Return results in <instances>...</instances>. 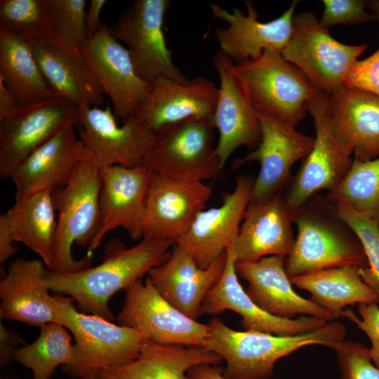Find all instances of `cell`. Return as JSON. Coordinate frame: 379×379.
<instances>
[{"label": "cell", "instance_id": "obj_3", "mask_svg": "<svg viewBox=\"0 0 379 379\" xmlns=\"http://www.w3.org/2000/svg\"><path fill=\"white\" fill-rule=\"evenodd\" d=\"M298 234L285 258L288 277L346 266L368 267L363 247L328 201L312 198L293 219Z\"/></svg>", "mask_w": 379, "mask_h": 379}, {"label": "cell", "instance_id": "obj_27", "mask_svg": "<svg viewBox=\"0 0 379 379\" xmlns=\"http://www.w3.org/2000/svg\"><path fill=\"white\" fill-rule=\"evenodd\" d=\"M293 222L282 193L263 203L248 204L238 235L226 251L236 262H253L270 255L286 258L295 241Z\"/></svg>", "mask_w": 379, "mask_h": 379}, {"label": "cell", "instance_id": "obj_47", "mask_svg": "<svg viewBox=\"0 0 379 379\" xmlns=\"http://www.w3.org/2000/svg\"><path fill=\"white\" fill-rule=\"evenodd\" d=\"M188 375L190 379H227L222 371L209 364H201L192 368Z\"/></svg>", "mask_w": 379, "mask_h": 379}, {"label": "cell", "instance_id": "obj_11", "mask_svg": "<svg viewBox=\"0 0 379 379\" xmlns=\"http://www.w3.org/2000/svg\"><path fill=\"white\" fill-rule=\"evenodd\" d=\"M117 319L162 345L204 346L207 324L191 319L170 304L146 277L126 291Z\"/></svg>", "mask_w": 379, "mask_h": 379}, {"label": "cell", "instance_id": "obj_21", "mask_svg": "<svg viewBox=\"0 0 379 379\" xmlns=\"http://www.w3.org/2000/svg\"><path fill=\"white\" fill-rule=\"evenodd\" d=\"M324 113L332 133L353 159L379 157V96L343 84L326 94Z\"/></svg>", "mask_w": 379, "mask_h": 379}, {"label": "cell", "instance_id": "obj_48", "mask_svg": "<svg viewBox=\"0 0 379 379\" xmlns=\"http://www.w3.org/2000/svg\"><path fill=\"white\" fill-rule=\"evenodd\" d=\"M366 7L371 11L373 19L379 23V0L365 1Z\"/></svg>", "mask_w": 379, "mask_h": 379}, {"label": "cell", "instance_id": "obj_43", "mask_svg": "<svg viewBox=\"0 0 379 379\" xmlns=\"http://www.w3.org/2000/svg\"><path fill=\"white\" fill-rule=\"evenodd\" d=\"M25 344L22 337L7 328L0 320V366L4 368L15 361V352Z\"/></svg>", "mask_w": 379, "mask_h": 379}, {"label": "cell", "instance_id": "obj_45", "mask_svg": "<svg viewBox=\"0 0 379 379\" xmlns=\"http://www.w3.org/2000/svg\"><path fill=\"white\" fill-rule=\"evenodd\" d=\"M105 0H91L90 6L85 18L87 40L92 38L99 30L103 22L100 21V12L106 4Z\"/></svg>", "mask_w": 379, "mask_h": 379}, {"label": "cell", "instance_id": "obj_34", "mask_svg": "<svg viewBox=\"0 0 379 379\" xmlns=\"http://www.w3.org/2000/svg\"><path fill=\"white\" fill-rule=\"evenodd\" d=\"M39 335L15 352V361L32 373L33 379H51L59 366L65 368L76 363L73 337L63 325L51 322L39 327Z\"/></svg>", "mask_w": 379, "mask_h": 379}, {"label": "cell", "instance_id": "obj_42", "mask_svg": "<svg viewBox=\"0 0 379 379\" xmlns=\"http://www.w3.org/2000/svg\"><path fill=\"white\" fill-rule=\"evenodd\" d=\"M379 295V293H378ZM359 319L351 310H344L341 316L348 317L362 330L371 342L369 349L373 363L379 368V307L377 303L359 304Z\"/></svg>", "mask_w": 379, "mask_h": 379}, {"label": "cell", "instance_id": "obj_35", "mask_svg": "<svg viewBox=\"0 0 379 379\" xmlns=\"http://www.w3.org/2000/svg\"><path fill=\"white\" fill-rule=\"evenodd\" d=\"M328 198L379 222V157L368 161L353 159L347 175Z\"/></svg>", "mask_w": 379, "mask_h": 379}, {"label": "cell", "instance_id": "obj_13", "mask_svg": "<svg viewBox=\"0 0 379 379\" xmlns=\"http://www.w3.org/2000/svg\"><path fill=\"white\" fill-rule=\"evenodd\" d=\"M80 52L111 101L116 118L123 123L138 113L152 85L137 73L128 51L102 22Z\"/></svg>", "mask_w": 379, "mask_h": 379}, {"label": "cell", "instance_id": "obj_4", "mask_svg": "<svg viewBox=\"0 0 379 379\" xmlns=\"http://www.w3.org/2000/svg\"><path fill=\"white\" fill-rule=\"evenodd\" d=\"M100 167L93 158L81 162L68 182L53 191L57 218L52 272H77L91 267L92 258L76 260L72 246L88 248L101 224Z\"/></svg>", "mask_w": 379, "mask_h": 379}, {"label": "cell", "instance_id": "obj_20", "mask_svg": "<svg viewBox=\"0 0 379 379\" xmlns=\"http://www.w3.org/2000/svg\"><path fill=\"white\" fill-rule=\"evenodd\" d=\"M254 180L239 175L222 204L199 213L188 231L176 242L189 250L202 269L208 268L234 242L249 204Z\"/></svg>", "mask_w": 379, "mask_h": 379}, {"label": "cell", "instance_id": "obj_49", "mask_svg": "<svg viewBox=\"0 0 379 379\" xmlns=\"http://www.w3.org/2000/svg\"><path fill=\"white\" fill-rule=\"evenodd\" d=\"M80 379H97L95 374L85 375Z\"/></svg>", "mask_w": 379, "mask_h": 379}, {"label": "cell", "instance_id": "obj_14", "mask_svg": "<svg viewBox=\"0 0 379 379\" xmlns=\"http://www.w3.org/2000/svg\"><path fill=\"white\" fill-rule=\"evenodd\" d=\"M259 115L261 140L258 147L245 157L234 160L232 168L257 161L259 173L254 180L250 205L267 201L281 193L291 181L293 165L312 149L314 138L273 119Z\"/></svg>", "mask_w": 379, "mask_h": 379}, {"label": "cell", "instance_id": "obj_44", "mask_svg": "<svg viewBox=\"0 0 379 379\" xmlns=\"http://www.w3.org/2000/svg\"><path fill=\"white\" fill-rule=\"evenodd\" d=\"M11 232L5 214L0 215V262L11 258L18 250L13 246Z\"/></svg>", "mask_w": 379, "mask_h": 379}, {"label": "cell", "instance_id": "obj_8", "mask_svg": "<svg viewBox=\"0 0 379 379\" xmlns=\"http://www.w3.org/2000/svg\"><path fill=\"white\" fill-rule=\"evenodd\" d=\"M367 48L335 40L314 13L306 11L294 15L292 34L281 55L328 95L344 84L351 66Z\"/></svg>", "mask_w": 379, "mask_h": 379}, {"label": "cell", "instance_id": "obj_29", "mask_svg": "<svg viewBox=\"0 0 379 379\" xmlns=\"http://www.w3.org/2000/svg\"><path fill=\"white\" fill-rule=\"evenodd\" d=\"M37 64L54 95L78 109L100 107L105 94L80 51L69 49L55 39L32 40Z\"/></svg>", "mask_w": 379, "mask_h": 379}, {"label": "cell", "instance_id": "obj_37", "mask_svg": "<svg viewBox=\"0 0 379 379\" xmlns=\"http://www.w3.org/2000/svg\"><path fill=\"white\" fill-rule=\"evenodd\" d=\"M328 201L335 213L354 233L363 247L368 267L359 268L360 276L366 284L379 293V222L357 212L342 201Z\"/></svg>", "mask_w": 379, "mask_h": 379}, {"label": "cell", "instance_id": "obj_26", "mask_svg": "<svg viewBox=\"0 0 379 379\" xmlns=\"http://www.w3.org/2000/svg\"><path fill=\"white\" fill-rule=\"evenodd\" d=\"M218 87L204 77L175 80L162 78L135 115L155 133L161 128L190 119H213Z\"/></svg>", "mask_w": 379, "mask_h": 379}, {"label": "cell", "instance_id": "obj_31", "mask_svg": "<svg viewBox=\"0 0 379 379\" xmlns=\"http://www.w3.org/2000/svg\"><path fill=\"white\" fill-rule=\"evenodd\" d=\"M56 208L53 191H44L15 198L4 213L14 242L36 253L50 270L57 230Z\"/></svg>", "mask_w": 379, "mask_h": 379}, {"label": "cell", "instance_id": "obj_36", "mask_svg": "<svg viewBox=\"0 0 379 379\" xmlns=\"http://www.w3.org/2000/svg\"><path fill=\"white\" fill-rule=\"evenodd\" d=\"M0 27L33 41L53 38L48 0H1Z\"/></svg>", "mask_w": 379, "mask_h": 379}, {"label": "cell", "instance_id": "obj_33", "mask_svg": "<svg viewBox=\"0 0 379 379\" xmlns=\"http://www.w3.org/2000/svg\"><path fill=\"white\" fill-rule=\"evenodd\" d=\"M0 77L20 107L54 95L35 59L32 40L2 27H0Z\"/></svg>", "mask_w": 379, "mask_h": 379}, {"label": "cell", "instance_id": "obj_23", "mask_svg": "<svg viewBox=\"0 0 379 379\" xmlns=\"http://www.w3.org/2000/svg\"><path fill=\"white\" fill-rule=\"evenodd\" d=\"M223 274L208 292L201 304L200 314L217 315L232 310L241 317L244 331H259L277 335H296L312 331L327 321L314 316H301L295 319L272 315L255 304L239 281L236 260L226 251Z\"/></svg>", "mask_w": 379, "mask_h": 379}, {"label": "cell", "instance_id": "obj_18", "mask_svg": "<svg viewBox=\"0 0 379 379\" xmlns=\"http://www.w3.org/2000/svg\"><path fill=\"white\" fill-rule=\"evenodd\" d=\"M212 188L204 182L173 180L152 172L142 238L177 242L204 210Z\"/></svg>", "mask_w": 379, "mask_h": 379}, {"label": "cell", "instance_id": "obj_16", "mask_svg": "<svg viewBox=\"0 0 379 379\" xmlns=\"http://www.w3.org/2000/svg\"><path fill=\"white\" fill-rule=\"evenodd\" d=\"M298 1H293L281 16L262 22L251 1H245L247 13L233 8L232 11L211 4L212 18L224 21L227 26L215 29L220 52L236 65L259 58L265 51L281 53L293 30L294 11Z\"/></svg>", "mask_w": 379, "mask_h": 379}, {"label": "cell", "instance_id": "obj_25", "mask_svg": "<svg viewBox=\"0 0 379 379\" xmlns=\"http://www.w3.org/2000/svg\"><path fill=\"white\" fill-rule=\"evenodd\" d=\"M227 260L223 253L208 268H200L192 253L176 244L168 259L153 267L147 277L170 304L197 320L208 292L221 278Z\"/></svg>", "mask_w": 379, "mask_h": 379}, {"label": "cell", "instance_id": "obj_40", "mask_svg": "<svg viewBox=\"0 0 379 379\" xmlns=\"http://www.w3.org/2000/svg\"><path fill=\"white\" fill-rule=\"evenodd\" d=\"M324 8L320 24L326 28L338 25H356L374 20L366 11L365 1L361 0H323Z\"/></svg>", "mask_w": 379, "mask_h": 379}, {"label": "cell", "instance_id": "obj_9", "mask_svg": "<svg viewBox=\"0 0 379 379\" xmlns=\"http://www.w3.org/2000/svg\"><path fill=\"white\" fill-rule=\"evenodd\" d=\"M168 0H135L119 15L109 29L129 52L138 75L152 84L159 79L185 80L175 66L164 33Z\"/></svg>", "mask_w": 379, "mask_h": 379}, {"label": "cell", "instance_id": "obj_28", "mask_svg": "<svg viewBox=\"0 0 379 379\" xmlns=\"http://www.w3.org/2000/svg\"><path fill=\"white\" fill-rule=\"evenodd\" d=\"M284 260V256L270 255L253 262H236L237 274L248 283L246 291L249 297L261 309L278 317L305 314L332 321L326 310L295 292Z\"/></svg>", "mask_w": 379, "mask_h": 379}, {"label": "cell", "instance_id": "obj_38", "mask_svg": "<svg viewBox=\"0 0 379 379\" xmlns=\"http://www.w3.org/2000/svg\"><path fill=\"white\" fill-rule=\"evenodd\" d=\"M53 39L65 47L80 51L87 41L85 0H48Z\"/></svg>", "mask_w": 379, "mask_h": 379}, {"label": "cell", "instance_id": "obj_12", "mask_svg": "<svg viewBox=\"0 0 379 379\" xmlns=\"http://www.w3.org/2000/svg\"><path fill=\"white\" fill-rule=\"evenodd\" d=\"M326 93L319 94L308 103L316 135L313 147L304 158L298 173L283 194L292 217L315 194L324 190H334L349 171L353 159L332 133L324 113Z\"/></svg>", "mask_w": 379, "mask_h": 379}, {"label": "cell", "instance_id": "obj_46", "mask_svg": "<svg viewBox=\"0 0 379 379\" xmlns=\"http://www.w3.org/2000/svg\"><path fill=\"white\" fill-rule=\"evenodd\" d=\"M19 108L15 95L0 77V121L13 115Z\"/></svg>", "mask_w": 379, "mask_h": 379}, {"label": "cell", "instance_id": "obj_2", "mask_svg": "<svg viewBox=\"0 0 379 379\" xmlns=\"http://www.w3.org/2000/svg\"><path fill=\"white\" fill-rule=\"evenodd\" d=\"M207 328L203 347L225 361L222 372L227 379H267L276 361L281 357L310 345H322L335 350L347 335L345 326L337 321L296 335L239 331L215 317L208 321Z\"/></svg>", "mask_w": 379, "mask_h": 379}, {"label": "cell", "instance_id": "obj_17", "mask_svg": "<svg viewBox=\"0 0 379 379\" xmlns=\"http://www.w3.org/2000/svg\"><path fill=\"white\" fill-rule=\"evenodd\" d=\"M220 85L213 116L215 128L219 133L215 145L222 169L231 154L245 146L255 149L261 140L259 115L238 74L235 64L218 51L213 57Z\"/></svg>", "mask_w": 379, "mask_h": 379}, {"label": "cell", "instance_id": "obj_22", "mask_svg": "<svg viewBox=\"0 0 379 379\" xmlns=\"http://www.w3.org/2000/svg\"><path fill=\"white\" fill-rule=\"evenodd\" d=\"M48 268L41 259L17 258L0 281V319L41 326L62 320L46 284Z\"/></svg>", "mask_w": 379, "mask_h": 379}, {"label": "cell", "instance_id": "obj_5", "mask_svg": "<svg viewBox=\"0 0 379 379\" xmlns=\"http://www.w3.org/2000/svg\"><path fill=\"white\" fill-rule=\"evenodd\" d=\"M55 300L62 324L74 340L76 363L65 368L71 376L80 379L85 375L127 364L139 356L149 340L133 328L81 312L70 297L58 295Z\"/></svg>", "mask_w": 379, "mask_h": 379}, {"label": "cell", "instance_id": "obj_24", "mask_svg": "<svg viewBox=\"0 0 379 379\" xmlns=\"http://www.w3.org/2000/svg\"><path fill=\"white\" fill-rule=\"evenodd\" d=\"M75 129L62 130L18 166L10 177L16 190L15 198L64 186L81 162L93 158Z\"/></svg>", "mask_w": 379, "mask_h": 379}, {"label": "cell", "instance_id": "obj_30", "mask_svg": "<svg viewBox=\"0 0 379 379\" xmlns=\"http://www.w3.org/2000/svg\"><path fill=\"white\" fill-rule=\"evenodd\" d=\"M222 360L202 346L162 345L147 340L135 360L95 375L97 379H190L192 368L218 365Z\"/></svg>", "mask_w": 379, "mask_h": 379}, {"label": "cell", "instance_id": "obj_10", "mask_svg": "<svg viewBox=\"0 0 379 379\" xmlns=\"http://www.w3.org/2000/svg\"><path fill=\"white\" fill-rule=\"evenodd\" d=\"M79 124L78 108L56 95L20 107L13 115L0 121L1 177L10 178L35 149L62 130Z\"/></svg>", "mask_w": 379, "mask_h": 379}, {"label": "cell", "instance_id": "obj_50", "mask_svg": "<svg viewBox=\"0 0 379 379\" xmlns=\"http://www.w3.org/2000/svg\"><path fill=\"white\" fill-rule=\"evenodd\" d=\"M0 379H12L8 376H1Z\"/></svg>", "mask_w": 379, "mask_h": 379}, {"label": "cell", "instance_id": "obj_19", "mask_svg": "<svg viewBox=\"0 0 379 379\" xmlns=\"http://www.w3.org/2000/svg\"><path fill=\"white\" fill-rule=\"evenodd\" d=\"M101 224L88 248L93 251L113 230L124 229L132 239L142 238V223L146 209L152 171L145 166L100 168Z\"/></svg>", "mask_w": 379, "mask_h": 379}, {"label": "cell", "instance_id": "obj_7", "mask_svg": "<svg viewBox=\"0 0 379 379\" xmlns=\"http://www.w3.org/2000/svg\"><path fill=\"white\" fill-rule=\"evenodd\" d=\"M214 128L210 119H190L161 128L154 133L144 166L180 181L215 178L222 169L213 144Z\"/></svg>", "mask_w": 379, "mask_h": 379}, {"label": "cell", "instance_id": "obj_32", "mask_svg": "<svg viewBox=\"0 0 379 379\" xmlns=\"http://www.w3.org/2000/svg\"><path fill=\"white\" fill-rule=\"evenodd\" d=\"M359 267L346 266L291 278L292 284L311 293L310 300L331 314L341 317L347 305L377 303L378 293L362 279Z\"/></svg>", "mask_w": 379, "mask_h": 379}, {"label": "cell", "instance_id": "obj_41", "mask_svg": "<svg viewBox=\"0 0 379 379\" xmlns=\"http://www.w3.org/2000/svg\"><path fill=\"white\" fill-rule=\"evenodd\" d=\"M344 85L379 96V48L371 56L352 64Z\"/></svg>", "mask_w": 379, "mask_h": 379}, {"label": "cell", "instance_id": "obj_15", "mask_svg": "<svg viewBox=\"0 0 379 379\" xmlns=\"http://www.w3.org/2000/svg\"><path fill=\"white\" fill-rule=\"evenodd\" d=\"M79 109V138L91 151L98 166L138 167L153 141L154 133L136 116L119 126L109 105Z\"/></svg>", "mask_w": 379, "mask_h": 379}, {"label": "cell", "instance_id": "obj_6", "mask_svg": "<svg viewBox=\"0 0 379 379\" xmlns=\"http://www.w3.org/2000/svg\"><path fill=\"white\" fill-rule=\"evenodd\" d=\"M235 67L258 114L294 128L321 92L280 53L265 51Z\"/></svg>", "mask_w": 379, "mask_h": 379}, {"label": "cell", "instance_id": "obj_39", "mask_svg": "<svg viewBox=\"0 0 379 379\" xmlns=\"http://www.w3.org/2000/svg\"><path fill=\"white\" fill-rule=\"evenodd\" d=\"M335 350L340 379H379V368L372 363L369 349L364 344L344 340Z\"/></svg>", "mask_w": 379, "mask_h": 379}, {"label": "cell", "instance_id": "obj_1", "mask_svg": "<svg viewBox=\"0 0 379 379\" xmlns=\"http://www.w3.org/2000/svg\"><path fill=\"white\" fill-rule=\"evenodd\" d=\"M175 244L173 240L142 238L127 248L115 239L107 244L98 265L72 273L48 270L46 284L50 291L72 298L81 312L112 321L114 316L109 307L111 298L165 262Z\"/></svg>", "mask_w": 379, "mask_h": 379}]
</instances>
